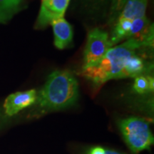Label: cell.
Listing matches in <instances>:
<instances>
[{
	"mask_svg": "<svg viewBox=\"0 0 154 154\" xmlns=\"http://www.w3.org/2000/svg\"><path fill=\"white\" fill-rule=\"evenodd\" d=\"M79 97L78 82L68 70H56L48 76L39 92L29 118H39L45 114L72 106Z\"/></svg>",
	"mask_w": 154,
	"mask_h": 154,
	"instance_id": "1",
	"label": "cell"
},
{
	"mask_svg": "<svg viewBox=\"0 0 154 154\" xmlns=\"http://www.w3.org/2000/svg\"><path fill=\"white\" fill-rule=\"evenodd\" d=\"M141 47L143 44L137 39L128 38L124 43L111 47L96 66L82 69L81 75L96 86L111 79H119L125 63Z\"/></svg>",
	"mask_w": 154,
	"mask_h": 154,
	"instance_id": "2",
	"label": "cell"
},
{
	"mask_svg": "<svg viewBox=\"0 0 154 154\" xmlns=\"http://www.w3.org/2000/svg\"><path fill=\"white\" fill-rule=\"evenodd\" d=\"M118 126L125 143L134 154L149 150L154 143V137L149 124L145 119L131 116L119 121Z\"/></svg>",
	"mask_w": 154,
	"mask_h": 154,
	"instance_id": "3",
	"label": "cell"
},
{
	"mask_svg": "<svg viewBox=\"0 0 154 154\" xmlns=\"http://www.w3.org/2000/svg\"><path fill=\"white\" fill-rule=\"evenodd\" d=\"M112 46L110 38L104 31L98 28L90 31L84 49L82 69L98 64Z\"/></svg>",
	"mask_w": 154,
	"mask_h": 154,
	"instance_id": "4",
	"label": "cell"
},
{
	"mask_svg": "<svg viewBox=\"0 0 154 154\" xmlns=\"http://www.w3.org/2000/svg\"><path fill=\"white\" fill-rule=\"evenodd\" d=\"M37 91L31 89L25 91H18L7 96L0 107V125L7 122L9 119L32 106L36 99Z\"/></svg>",
	"mask_w": 154,
	"mask_h": 154,
	"instance_id": "5",
	"label": "cell"
},
{
	"mask_svg": "<svg viewBox=\"0 0 154 154\" xmlns=\"http://www.w3.org/2000/svg\"><path fill=\"white\" fill-rule=\"evenodd\" d=\"M69 2V0H42L35 28H45L54 19L63 17Z\"/></svg>",
	"mask_w": 154,
	"mask_h": 154,
	"instance_id": "6",
	"label": "cell"
},
{
	"mask_svg": "<svg viewBox=\"0 0 154 154\" xmlns=\"http://www.w3.org/2000/svg\"><path fill=\"white\" fill-rule=\"evenodd\" d=\"M54 36V45L59 49H65L73 39V29L71 24L63 17L51 22Z\"/></svg>",
	"mask_w": 154,
	"mask_h": 154,
	"instance_id": "7",
	"label": "cell"
},
{
	"mask_svg": "<svg viewBox=\"0 0 154 154\" xmlns=\"http://www.w3.org/2000/svg\"><path fill=\"white\" fill-rule=\"evenodd\" d=\"M147 0H128L117 19L133 21L146 16Z\"/></svg>",
	"mask_w": 154,
	"mask_h": 154,
	"instance_id": "8",
	"label": "cell"
},
{
	"mask_svg": "<svg viewBox=\"0 0 154 154\" xmlns=\"http://www.w3.org/2000/svg\"><path fill=\"white\" fill-rule=\"evenodd\" d=\"M146 69L147 66L143 59L138 56L134 55L125 63L119 76V79L127 77L136 78V76L143 74L146 71Z\"/></svg>",
	"mask_w": 154,
	"mask_h": 154,
	"instance_id": "9",
	"label": "cell"
},
{
	"mask_svg": "<svg viewBox=\"0 0 154 154\" xmlns=\"http://www.w3.org/2000/svg\"><path fill=\"white\" fill-rule=\"evenodd\" d=\"M22 0H0V24H5L22 9Z\"/></svg>",
	"mask_w": 154,
	"mask_h": 154,
	"instance_id": "10",
	"label": "cell"
},
{
	"mask_svg": "<svg viewBox=\"0 0 154 154\" xmlns=\"http://www.w3.org/2000/svg\"><path fill=\"white\" fill-rule=\"evenodd\" d=\"M81 7L92 15H99L106 11L111 0H79Z\"/></svg>",
	"mask_w": 154,
	"mask_h": 154,
	"instance_id": "11",
	"label": "cell"
},
{
	"mask_svg": "<svg viewBox=\"0 0 154 154\" xmlns=\"http://www.w3.org/2000/svg\"><path fill=\"white\" fill-rule=\"evenodd\" d=\"M134 91L138 94H146L151 93L154 89V79L152 76L140 75L135 79Z\"/></svg>",
	"mask_w": 154,
	"mask_h": 154,
	"instance_id": "12",
	"label": "cell"
},
{
	"mask_svg": "<svg viewBox=\"0 0 154 154\" xmlns=\"http://www.w3.org/2000/svg\"><path fill=\"white\" fill-rule=\"evenodd\" d=\"M127 1L128 0H111L109 19L110 24H113L117 20Z\"/></svg>",
	"mask_w": 154,
	"mask_h": 154,
	"instance_id": "13",
	"label": "cell"
},
{
	"mask_svg": "<svg viewBox=\"0 0 154 154\" xmlns=\"http://www.w3.org/2000/svg\"><path fill=\"white\" fill-rule=\"evenodd\" d=\"M84 154H125L116 150L108 149L101 146H95L88 148Z\"/></svg>",
	"mask_w": 154,
	"mask_h": 154,
	"instance_id": "14",
	"label": "cell"
},
{
	"mask_svg": "<svg viewBox=\"0 0 154 154\" xmlns=\"http://www.w3.org/2000/svg\"><path fill=\"white\" fill-rule=\"evenodd\" d=\"M69 1H70V0H69Z\"/></svg>",
	"mask_w": 154,
	"mask_h": 154,
	"instance_id": "15",
	"label": "cell"
}]
</instances>
